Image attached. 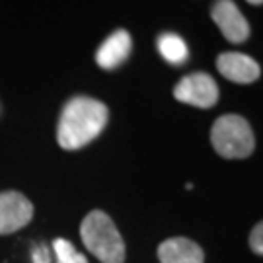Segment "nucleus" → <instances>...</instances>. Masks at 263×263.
<instances>
[{
  "label": "nucleus",
  "mask_w": 263,
  "mask_h": 263,
  "mask_svg": "<svg viewBox=\"0 0 263 263\" xmlns=\"http://www.w3.org/2000/svg\"><path fill=\"white\" fill-rule=\"evenodd\" d=\"M107 107L86 96H76L61 113L57 141L65 151H78L94 141L107 123Z\"/></svg>",
  "instance_id": "1"
},
{
  "label": "nucleus",
  "mask_w": 263,
  "mask_h": 263,
  "mask_svg": "<svg viewBox=\"0 0 263 263\" xmlns=\"http://www.w3.org/2000/svg\"><path fill=\"white\" fill-rule=\"evenodd\" d=\"M174 98L178 102L189 104L193 107H213L218 102V86L216 82L205 72L183 76L174 88Z\"/></svg>",
  "instance_id": "4"
},
{
  "label": "nucleus",
  "mask_w": 263,
  "mask_h": 263,
  "mask_svg": "<svg viewBox=\"0 0 263 263\" xmlns=\"http://www.w3.org/2000/svg\"><path fill=\"white\" fill-rule=\"evenodd\" d=\"M248 2H250V4H257V6H259L263 0H248Z\"/></svg>",
  "instance_id": "14"
},
{
  "label": "nucleus",
  "mask_w": 263,
  "mask_h": 263,
  "mask_svg": "<svg viewBox=\"0 0 263 263\" xmlns=\"http://www.w3.org/2000/svg\"><path fill=\"white\" fill-rule=\"evenodd\" d=\"M33 218V205L18 191L0 193V236L14 234L29 224Z\"/></svg>",
  "instance_id": "5"
},
{
  "label": "nucleus",
  "mask_w": 263,
  "mask_h": 263,
  "mask_svg": "<svg viewBox=\"0 0 263 263\" xmlns=\"http://www.w3.org/2000/svg\"><path fill=\"white\" fill-rule=\"evenodd\" d=\"M80 238L88 252L96 255L102 263H123L125 261V242L113 224V220L104 211H92L82 220Z\"/></svg>",
  "instance_id": "2"
},
{
  "label": "nucleus",
  "mask_w": 263,
  "mask_h": 263,
  "mask_svg": "<svg viewBox=\"0 0 263 263\" xmlns=\"http://www.w3.org/2000/svg\"><path fill=\"white\" fill-rule=\"evenodd\" d=\"M216 68L224 78L232 80V82H238V84L255 82L259 78V72H261L259 65L252 57L244 55V53H236V51L222 53L216 59Z\"/></svg>",
  "instance_id": "7"
},
{
  "label": "nucleus",
  "mask_w": 263,
  "mask_h": 263,
  "mask_svg": "<svg viewBox=\"0 0 263 263\" xmlns=\"http://www.w3.org/2000/svg\"><path fill=\"white\" fill-rule=\"evenodd\" d=\"M53 252L57 255V263H88L84 254L76 252V248L65 238H57L53 242Z\"/></svg>",
  "instance_id": "11"
},
{
  "label": "nucleus",
  "mask_w": 263,
  "mask_h": 263,
  "mask_svg": "<svg viewBox=\"0 0 263 263\" xmlns=\"http://www.w3.org/2000/svg\"><path fill=\"white\" fill-rule=\"evenodd\" d=\"M158 259L162 263H203L205 254L201 246L187 238H168L158 246Z\"/></svg>",
  "instance_id": "9"
},
{
  "label": "nucleus",
  "mask_w": 263,
  "mask_h": 263,
  "mask_svg": "<svg viewBox=\"0 0 263 263\" xmlns=\"http://www.w3.org/2000/svg\"><path fill=\"white\" fill-rule=\"evenodd\" d=\"M31 257H33V263H51V254H49V250L45 246L33 248Z\"/></svg>",
  "instance_id": "13"
},
{
  "label": "nucleus",
  "mask_w": 263,
  "mask_h": 263,
  "mask_svg": "<svg viewBox=\"0 0 263 263\" xmlns=\"http://www.w3.org/2000/svg\"><path fill=\"white\" fill-rule=\"evenodd\" d=\"M131 49V35L125 29H117L100 45L98 53H96V63L102 68H105V70H113V68H117L129 59Z\"/></svg>",
  "instance_id": "8"
},
{
  "label": "nucleus",
  "mask_w": 263,
  "mask_h": 263,
  "mask_svg": "<svg viewBox=\"0 0 263 263\" xmlns=\"http://www.w3.org/2000/svg\"><path fill=\"white\" fill-rule=\"evenodd\" d=\"M213 20L220 33L232 43H242L250 35V26L234 0H216L213 6Z\"/></svg>",
  "instance_id": "6"
},
{
  "label": "nucleus",
  "mask_w": 263,
  "mask_h": 263,
  "mask_svg": "<svg viewBox=\"0 0 263 263\" xmlns=\"http://www.w3.org/2000/svg\"><path fill=\"white\" fill-rule=\"evenodd\" d=\"M211 142L222 158H248L255 148L254 131L240 115L218 117L211 131Z\"/></svg>",
  "instance_id": "3"
},
{
  "label": "nucleus",
  "mask_w": 263,
  "mask_h": 263,
  "mask_svg": "<svg viewBox=\"0 0 263 263\" xmlns=\"http://www.w3.org/2000/svg\"><path fill=\"white\" fill-rule=\"evenodd\" d=\"M158 51L170 65H183L189 59V49L185 41L178 33H172V31L162 33L158 37Z\"/></svg>",
  "instance_id": "10"
},
{
  "label": "nucleus",
  "mask_w": 263,
  "mask_h": 263,
  "mask_svg": "<svg viewBox=\"0 0 263 263\" xmlns=\"http://www.w3.org/2000/svg\"><path fill=\"white\" fill-rule=\"evenodd\" d=\"M261 236H263V224H261V222H257V224H255V228L252 230V236H250V246H252L254 254H257V255L263 254Z\"/></svg>",
  "instance_id": "12"
}]
</instances>
